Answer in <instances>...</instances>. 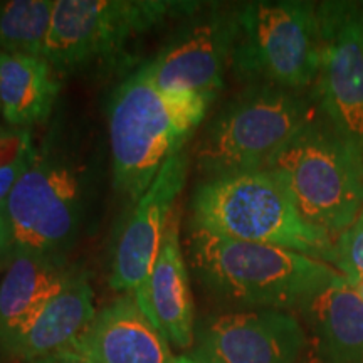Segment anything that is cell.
I'll return each mask as SVG.
<instances>
[{"label": "cell", "instance_id": "obj_13", "mask_svg": "<svg viewBox=\"0 0 363 363\" xmlns=\"http://www.w3.org/2000/svg\"><path fill=\"white\" fill-rule=\"evenodd\" d=\"M91 363H175L170 343L148 320L133 294H123L96 313L72 343Z\"/></svg>", "mask_w": 363, "mask_h": 363}, {"label": "cell", "instance_id": "obj_22", "mask_svg": "<svg viewBox=\"0 0 363 363\" xmlns=\"http://www.w3.org/2000/svg\"><path fill=\"white\" fill-rule=\"evenodd\" d=\"M29 363H91L79 350L74 347H66L61 350H56L48 355H43Z\"/></svg>", "mask_w": 363, "mask_h": 363}, {"label": "cell", "instance_id": "obj_7", "mask_svg": "<svg viewBox=\"0 0 363 363\" xmlns=\"http://www.w3.org/2000/svg\"><path fill=\"white\" fill-rule=\"evenodd\" d=\"M197 2L169 0H54L44 57L57 74L118 56L126 44L170 17H189Z\"/></svg>", "mask_w": 363, "mask_h": 363}, {"label": "cell", "instance_id": "obj_6", "mask_svg": "<svg viewBox=\"0 0 363 363\" xmlns=\"http://www.w3.org/2000/svg\"><path fill=\"white\" fill-rule=\"evenodd\" d=\"M320 56L318 4L278 0L239 6L230 56L239 79L301 91L316 83Z\"/></svg>", "mask_w": 363, "mask_h": 363}, {"label": "cell", "instance_id": "obj_10", "mask_svg": "<svg viewBox=\"0 0 363 363\" xmlns=\"http://www.w3.org/2000/svg\"><path fill=\"white\" fill-rule=\"evenodd\" d=\"M321 29L315 99L335 128L363 152V4H318Z\"/></svg>", "mask_w": 363, "mask_h": 363}, {"label": "cell", "instance_id": "obj_1", "mask_svg": "<svg viewBox=\"0 0 363 363\" xmlns=\"http://www.w3.org/2000/svg\"><path fill=\"white\" fill-rule=\"evenodd\" d=\"M211 103L201 94L160 89L145 65L118 84L108 103L118 192L135 206L167 160L184 150Z\"/></svg>", "mask_w": 363, "mask_h": 363}, {"label": "cell", "instance_id": "obj_16", "mask_svg": "<svg viewBox=\"0 0 363 363\" xmlns=\"http://www.w3.org/2000/svg\"><path fill=\"white\" fill-rule=\"evenodd\" d=\"M0 281V347L7 350L65 288L71 272L57 256L17 254Z\"/></svg>", "mask_w": 363, "mask_h": 363}, {"label": "cell", "instance_id": "obj_5", "mask_svg": "<svg viewBox=\"0 0 363 363\" xmlns=\"http://www.w3.org/2000/svg\"><path fill=\"white\" fill-rule=\"evenodd\" d=\"M318 103L301 91L251 84L211 121L195 148L207 179L264 170L316 116Z\"/></svg>", "mask_w": 363, "mask_h": 363}, {"label": "cell", "instance_id": "obj_2", "mask_svg": "<svg viewBox=\"0 0 363 363\" xmlns=\"http://www.w3.org/2000/svg\"><path fill=\"white\" fill-rule=\"evenodd\" d=\"M189 252L207 291L239 310H301L342 276L305 254L199 229L190 234Z\"/></svg>", "mask_w": 363, "mask_h": 363}, {"label": "cell", "instance_id": "obj_15", "mask_svg": "<svg viewBox=\"0 0 363 363\" xmlns=\"http://www.w3.org/2000/svg\"><path fill=\"white\" fill-rule=\"evenodd\" d=\"M306 363H363V301L343 276L301 308Z\"/></svg>", "mask_w": 363, "mask_h": 363}, {"label": "cell", "instance_id": "obj_20", "mask_svg": "<svg viewBox=\"0 0 363 363\" xmlns=\"http://www.w3.org/2000/svg\"><path fill=\"white\" fill-rule=\"evenodd\" d=\"M38 155L33 133L27 128L0 126V208L9 194Z\"/></svg>", "mask_w": 363, "mask_h": 363}, {"label": "cell", "instance_id": "obj_18", "mask_svg": "<svg viewBox=\"0 0 363 363\" xmlns=\"http://www.w3.org/2000/svg\"><path fill=\"white\" fill-rule=\"evenodd\" d=\"M59 89L57 72L45 57L0 51V108L9 126L27 128L48 120Z\"/></svg>", "mask_w": 363, "mask_h": 363}, {"label": "cell", "instance_id": "obj_11", "mask_svg": "<svg viewBox=\"0 0 363 363\" xmlns=\"http://www.w3.org/2000/svg\"><path fill=\"white\" fill-rule=\"evenodd\" d=\"M190 158L185 150L167 160L147 192L138 199L116 240L110 286L123 294H140L160 252L163 235L185 187Z\"/></svg>", "mask_w": 363, "mask_h": 363}, {"label": "cell", "instance_id": "obj_17", "mask_svg": "<svg viewBox=\"0 0 363 363\" xmlns=\"http://www.w3.org/2000/svg\"><path fill=\"white\" fill-rule=\"evenodd\" d=\"M96 313L93 288L84 276L72 271L65 288L6 352L33 362L48 353L71 347L83 337Z\"/></svg>", "mask_w": 363, "mask_h": 363}, {"label": "cell", "instance_id": "obj_12", "mask_svg": "<svg viewBox=\"0 0 363 363\" xmlns=\"http://www.w3.org/2000/svg\"><path fill=\"white\" fill-rule=\"evenodd\" d=\"M306 333L288 311L234 310L212 316L199 331L207 363H301Z\"/></svg>", "mask_w": 363, "mask_h": 363}, {"label": "cell", "instance_id": "obj_14", "mask_svg": "<svg viewBox=\"0 0 363 363\" xmlns=\"http://www.w3.org/2000/svg\"><path fill=\"white\" fill-rule=\"evenodd\" d=\"M148 320L177 348L194 343V299L182 252L180 211L175 208L145 289L135 296Z\"/></svg>", "mask_w": 363, "mask_h": 363}, {"label": "cell", "instance_id": "obj_23", "mask_svg": "<svg viewBox=\"0 0 363 363\" xmlns=\"http://www.w3.org/2000/svg\"><path fill=\"white\" fill-rule=\"evenodd\" d=\"M12 259V242L11 233H9V224L6 219V212L0 208V266L6 261Z\"/></svg>", "mask_w": 363, "mask_h": 363}, {"label": "cell", "instance_id": "obj_24", "mask_svg": "<svg viewBox=\"0 0 363 363\" xmlns=\"http://www.w3.org/2000/svg\"><path fill=\"white\" fill-rule=\"evenodd\" d=\"M345 279H347V283L350 284V288L355 291L357 296L363 301V276H350V278H345Z\"/></svg>", "mask_w": 363, "mask_h": 363}, {"label": "cell", "instance_id": "obj_8", "mask_svg": "<svg viewBox=\"0 0 363 363\" xmlns=\"http://www.w3.org/2000/svg\"><path fill=\"white\" fill-rule=\"evenodd\" d=\"M4 212L17 254L57 256L74 239L83 217V182L61 157L38 152L9 194Z\"/></svg>", "mask_w": 363, "mask_h": 363}, {"label": "cell", "instance_id": "obj_26", "mask_svg": "<svg viewBox=\"0 0 363 363\" xmlns=\"http://www.w3.org/2000/svg\"><path fill=\"white\" fill-rule=\"evenodd\" d=\"M0 115H2V108H0Z\"/></svg>", "mask_w": 363, "mask_h": 363}, {"label": "cell", "instance_id": "obj_9", "mask_svg": "<svg viewBox=\"0 0 363 363\" xmlns=\"http://www.w3.org/2000/svg\"><path fill=\"white\" fill-rule=\"evenodd\" d=\"M238 9L214 4L185 17L157 56L145 62L158 88L167 93L201 94L214 101L230 66Z\"/></svg>", "mask_w": 363, "mask_h": 363}, {"label": "cell", "instance_id": "obj_21", "mask_svg": "<svg viewBox=\"0 0 363 363\" xmlns=\"http://www.w3.org/2000/svg\"><path fill=\"white\" fill-rule=\"evenodd\" d=\"M331 266L345 278L363 276V211L355 222L335 239Z\"/></svg>", "mask_w": 363, "mask_h": 363}, {"label": "cell", "instance_id": "obj_19", "mask_svg": "<svg viewBox=\"0 0 363 363\" xmlns=\"http://www.w3.org/2000/svg\"><path fill=\"white\" fill-rule=\"evenodd\" d=\"M52 16L54 0L0 2V51L44 57Z\"/></svg>", "mask_w": 363, "mask_h": 363}, {"label": "cell", "instance_id": "obj_25", "mask_svg": "<svg viewBox=\"0 0 363 363\" xmlns=\"http://www.w3.org/2000/svg\"><path fill=\"white\" fill-rule=\"evenodd\" d=\"M175 363H207L206 360H202L199 355H184V357H179L175 360Z\"/></svg>", "mask_w": 363, "mask_h": 363}, {"label": "cell", "instance_id": "obj_4", "mask_svg": "<svg viewBox=\"0 0 363 363\" xmlns=\"http://www.w3.org/2000/svg\"><path fill=\"white\" fill-rule=\"evenodd\" d=\"M267 170L279 177L305 220L333 240L363 211V152L320 110Z\"/></svg>", "mask_w": 363, "mask_h": 363}, {"label": "cell", "instance_id": "obj_3", "mask_svg": "<svg viewBox=\"0 0 363 363\" xmlns=\"http://www.w3.org/2000/svg\"><path fill=\"white\" fill-rule=\"evenodd\" d=\"M190 208L194 229L333 261L335 240L305 220L279 177L267 169L207 179Z\"/></svg>", "mask_w": 363, "mask_h": 363}]
</instances>
